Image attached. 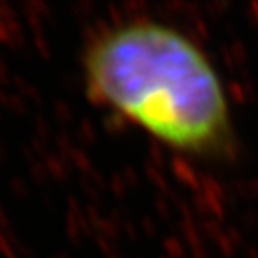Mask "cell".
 Listing matches in <instances>:
<instances>
[{
    "mask_svg": "<svg viewBox=\"0 0 258 258\" xmlns=\"http://www.w3.org/2000/svg\"><path fill=\"white\" fill-rule=\"evenodd\" d=\"M92 104L163 148L195 161H223L236 134L228 91L210 54L183 29L153 17L107 24L81 50Z\"/></svg>",
    "mask_w": 258,
    "mask_h": 258,
    "instance_id": "6da1fadb",
    "label": "cell"
}]
</instances>
